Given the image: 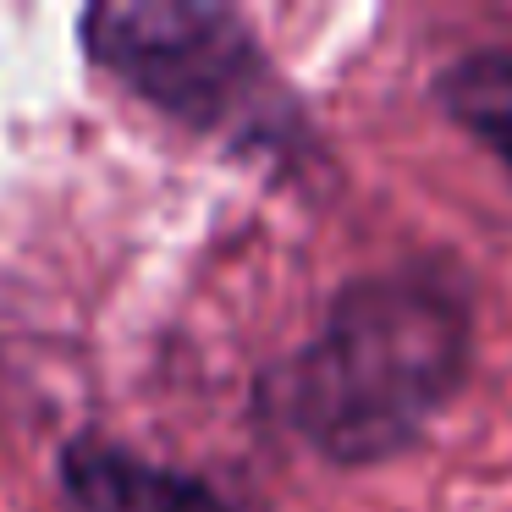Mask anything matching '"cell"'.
<instances>
[{
  "label": "cell",
  "instance_id": "cell-1",
  "mask_svg": "<svg viewBox=\"0 0 512 512\" xmlns=\"http://www.w3.org/2000/svg\"><path fill=\"white\" fill-rule=\"evenodd\" d=\"M474 358V276L452 254H419L347 276L314 331L259 369L254 408L325 468L364 474L408 457L452 413Z\"/></svg>",
  "mask_w": 512,
  "mask_h": 512
},
{
  "label": "cell",
  "instance_id": "cell-2",
  "mask_svg": "<svg viewBox=\"0 0 512 512\" xmlns=\"http://www.w3.org/2000/svg\"><path fill=\"white\" fill-rule=\"evenodd\" d=\"M78 50L160 122L237 160L287 177L325 160L303 94L226 0H94L78 12Z\"/></svg>",
  "mask_w": 512,
  "mask_h": 512
},
{
  "label": "cell",
  "instance_id": "cell-3",
  "mask_svg": "<svg viewBox=\"0 0 512 512\" xmlns=\"http://www.w3.org/2000/svg\"><path fill=\"white\" fill-rule=\"evenodd\" d=\"M56 485L72 512H265L204 468L160 463L100 430H78L56 452Z\"/></svg>",
  "mask_w": 512,
  "mask_h": 512
},
{
  "label": "cell",
  "instance_id": "cell-4",
  "mask_svg": "<svg viewBox=\"0 0 512 512\" xmlns=\"http://www.w3.org/2000/svg\"><path fill=\"white\" fill-rule=\"evenodd\" d=\"M430 100L512 182V45H474L430 72Z\"/></svg>",
  "mask_w": 512,
  "mask_h": 512
}]
</instances>
